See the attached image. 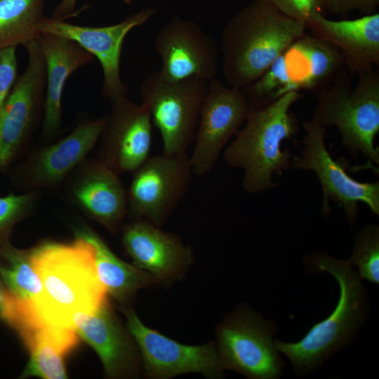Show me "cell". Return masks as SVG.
I'll list each match as a JSON object with an SVG mask.
<instances>
[{"label": "cell", "mask_w": 379, "mask_h": 379, "mask_svg": "<svg viewBox=\"0 0 379 379\" xmlns=\"http://www.w3.org/2000/svg\"><path fill=\"white\" fill-rule=\"evenodd\" d=\"M251 108L242 88L218 79L208 81L201 109L190 163L193 174L213 170L230 138L246 121Z\"/></svg>", "instance_id": "cell-12"}, {"label": "cell", "mask_w": 379, "mask_h": 379, "mask_svg": "<svg viewBox=\"0 0 379 379\" xmlns=\"http://www.w3.org/2000/svg\"><path fill=\"white\" fill-rule=\"evenodd\" d=\"M155 11L152 8H143L119 23L102 27L81 26L44 17L36 29L39 34L49 33L72 39L97 58L103 73L102 95L112 102L127 94V86L120 72L124 39L133 28L144 25Z\"/></svg>", "instance_id": "cell-14"}, {"label": "cell", "mask_w": 379, "mask_h": 379, "mask_svg": "<svg viewBox=\"0 0 379 379\" xmlns=\"http://www.w3.org/2000/svg\"><path fill=\"white\" fill-rule=\"evenodd\" d=\"M208 81L192 77L166 82L157 72L147 76L140 86L142 104L159 130L163 153H187L194 140Z\"/></svg>", "instance_id": "cell-7"}, {"label": "cell", "mask_w": 379, "mask_h": 379, "mask_svg": "<svg viewBox=\"0 0 379 379\" xmlns=\"http://www.w3.org/2000/svg\"><path fill=\"white\" fill-rule=\"evenodd\" d=\"M36 201V193L31 192L0 197V243L9 240L14 226L29 215Z\"/></svg>", "instance_id": "cell-28"}, {"label": "cell", "mask_w": 379, "mask_h": 379, "mask_svg": "<svg viewBox=\"0 0 379 379\" xmlns=\"http://www.w3.org/2000/svg\"><path fill=\"white\" fill-rule=\"evenodd\" d=\"M379 0H324L325 12L340 17L347 16L358 11L365 15L376 13Z\"/></svg>", "instance_id": "cell-31"}, {"label": "cell", "mask_w": 379, "mask_h": 379, "mask_svg": "<svg viewBox=\"0 0 379 379\" xmlns=\"http://www.w3.org/2000/svg\"><path fill=\"white\" fill-rule=\"evenodd\" d=\"M28 61L0 109V168H6L32 133L44 109L46 65L38 41L24 46Z\"/></svg>", "instance_id": "cell-13"}, {"label": "cell", "mask_w": 379, "mask_h": 379, "mask_svg": "<svg viewBox=\"0 0 379 379\" xmlns=\"http://www.w3.org/2000/svg\"><path fill=\"white\" fill-rule=\"evenodd\" d=\"M74 330L95 351L106 376L130 378L139 375L142 359L138 345L107 298L93 312L82 317Z\"/></svg>", "instance_id": "cell-18"}, {"label": "cell", "mask_w": 379, "mask_h": 379, "mask_svg": "<svg viewBox=\"0 0 379 379\" xmlns=\"http://www.w3.org/2000/svg\"><path fill=\"white\" fill-rule=\"evenodd\" d=\"M0 277L16 300L34 304L42 284L32 260L31 250L14 247L9 240L0 243Z\"/></svg>", "instance_id": "cell-25"}, {"label": "cell", "mask_w": 379, "mask_h": 379, "mask_svg": "<svg viewBox=\"0 0 379 379\" xmlns=\"http://www.w3.org/2000/svg\"><path fill=\"white\" fill-rule=\"evenodd\" d=\"M112 103L101 135L99 160L117 173H133L149 157L152 121L147 107L126 96Z\"/></svg>", "instance_id": "cell-16"}, {"label": "cell", "mask_w": 379, "mask_h": 379, "mask_svg": "<svg viewBox=\"0 0 379 379\" xmlns=\"http://www.w3.org/2000/svg\"><path fill=\"white\" fill-rule=\"evenodd\" d=\"M281 12L307 25L308 20L317 13L324 14V0H267ZM325 15V14H324Z\"/></svg>", "instance_id": "cell-29"}, {"label": "cell", "mask_w": 379, "mask_h": 379, "mask_svg": "<svg viewBox=\"0 0 379 379\" xmlns=\"http://www.w3.org/2000/svg\"><path fill=\"white\" fill-rule=\"evenodd\" d=\"M70 185V197L87 216L116 234L128 216L127 196L119 174L100 160H85Z\"/></svg>", "instance_id": "cell-19"}, {"label": "cell", "mask_w": 379, "mask_h": 379, "mask_svg": "<svg viewBox=\"0 0 379 379\" xmlns=\"http://www.w3.org/2000/svg\"><path fill=\"white\" fill-rule=\"evenodd\" d=\"M121 229L122 245L133 264L148 272L155 283L168 286L181 279L193 262L191 247L178 234L140 219Z\"/></svg>", "instance_id": "cell-17"}, {"label": "cell", "mask_w": 379, "mask_h": 379, "mask_svg": "<svg viewBox=\"0 0 379 379\" xmlns=\"http://www.w3.org/2000/svg\"><path fill=\"white\" fill-rule=\"evenodd\" d=\"M74 235L91 244L98 278L107 295L114 298L122 307L127 306L140 289L155 283L148 272L117 256L92 230L86 227L77 229Z\"/></svg>", "instance_id": "cell-23"}, {"label": "cell", "mask_w": 379, "mask_h": 379, "mask_svg": "<svg viewBox=\"0 0 379 379\" xmlns=\"http://www.w3.org/2000/svg\"><path fill=\"white\" fill-rule=\"evenodd\" d=\"M348 262L357 267L361 279L379 283V226L370 223L355 235L352 254Z\"/></svg>", "instance_id": "cell-27"}, {"label": "cell", "mask_w": 379, "mask_h": 379, "mask_svg": "<svg viewBox=\"0 0 379 379\" xmlns=\"http://www.w3.org/2000/svg\"><path fill=\"white\" fill-rule=\"evenodd\" d=\"M306 27L267 0H255L242 8L222 32V72L227 84L243 88L253 82L305 34Z\"/></svg>", "instance_id": "cell-2"}, {"label": "cell", "mask_w": 379, "mask_h": 379, "mask_svg": "<svg viewBox=\"0 0 379 379\" xmlns=\"http://www.w3.org/2000/svg\"><path fill=\"white\" fill-rule=\"evenodd\" d=\"M302 126L303 147L300 156L293 157L291 168L314 172L323 192L321 211L324 216L331 211L330 201L341 206L350 224L358 217L359 203L379 215V182H360L349 175L343 161L335 160L326 148V128L312 119Z\"/></svg>", "instance_id": "cell-9"}, {"label": "cell", "mask_w": 379, "mask_h": 379, "mask_svg": "<svg viewBox=\"0 0 379 379\" xmlns=\"http://www.w3.org/2000/svg\"><path fill=\"white\" fill-rule=\"evenodd\" d=\"M38 41L46 65V85L42 119V136L51 139L61 130L62 95L67 79L79 68L94 61V56L65 36L39 33Z\"/></svg>", "instance_id": "cell-22"}, {"label": "cell", "mask_w": 379, "mask_h": 379, "mask_svg": "<svg viewBox=\"0 0 379 379\" xmlns=\"http://www.w3.org/2000/svg\"><path fill=\"white\" fill-rule=\"evenodd\" d=\"M154 48L162 60L158 73L166 82L192 77L207 81L218 71L219 50L215 40L194 22L174 16L159 31Z\"/></svg>", "instance_id": "cell-15"}, {"label": "cell", "mask_w": 379, "mask_h": 379, "mask_svg": "<svg viewBox=\"0 0 379 379\" xmlns=\"http://www.w3.org/2000/svg\"><path fill=\"white\" fill-rule=\"evenodd\" d=\"M275 326L246 307L227 315L216 330L215 343L223 370L252 379H276L284 363L273 335Z\"/></svg>", "instance_id": "cell-8"}, {"label": "cell", "mask_w": 379, "mask_h": 379, "mask_svg": "<svg viewBox=\"0 0 379 379\" xmlns=\"http://www.w3.org/2000/svg\"><path fill=\"white\" fill-rule=\"evenodd\" d=\"M312 35L338 51L345 66L358 75L379 66V13L333 20L317 13L307 22Z\"/></svg>", "instance_id": "cell-21"}, {"label": "cell", "mask_w": 379, "mask_h": 379, "mask_svg": "<svg viewBox=\"0 0 379 379\" xmlns=\"http://www.w3.org/2000/svg\"><path fill=\"white\" fill-rule=\"evenodd\" d=\"M107 120L105 117L81 123L65 138L37 150L23 171L30 187H52L62 181L86 159L100 138Z\"/></svg>", "instance_id": "cell-20"}, {"label": "cell", "mask_w": 379, "mask_h": 379, "mask_svg": "<svg viewBox=\"0 0 379 379\" xmlns=\"http://www.w3.org/2000/svg\"><path fill=\"white\" fill-rule=\"evenodd\" d=\"M192 175L187 153L149 156L133 172L128 215L161 227L185 196Z\"/></svg>", "instance_id": "cell-10"}, {"label": "cell", "mask_w": 379, "mask_h": 379, "mask_svg": "<svg viewBox=\"0 0 379 379\" xmlns=\"http://www.w3.org/2000/svg\"><path fill=\"white\" fill-rule=\"evenodd\" d=\"M45 0H0V49L25 46L39 34Z\"/></svg>", "instance_id": "cell-26"}, {"label": "cell", "mask_w": 379, "mask_h": 379, "mask_svg": "<svg viewBox=\"0 0 379 379\" xmlns=\"http://www.w3.org/2000/svg\"><path fill=\"white\" fill-rule=\"evenodd\" d=\"M353 88L351 79L342 72L329 88L318 91L317 105L312 120L340 131L342 145L353 155L361 153L379 164V147L374 139L379 132L378 67L358 75Z\"/></svg>", "instance_id": "cell-5"}, {"label": "cell", "mask_w": 379, "mask_h": 379, "mask_svg": "<svg viewBox=\"0 0 379 379\" xmlns=\"http://www.w3.org/2000/svg\"><path fill=\"white\" fill-rule=\"evenodd\" d=\"M309 261L314 270L328 272L336 279L340 298L333 312L314 325L300 341L274 340L278 351L288 357L300 375L308 373L350 343L367 314L365 288L358 272L347 260L317 253L310 255Z\"/></svg>", "instance_id": "cell-4"}, {"label": "cell", "mask_w": 379, "mask_h": 379, "mask_svg": "<svg viewBox=\"0 0 379 379\" xmlns=\"http://www.w3.org/2000/svg\"><path fill=\"white\" fill-rule=\"evenodd\" d=\"M302 97L292 91L251 109L244 127L223 150L225 164L243 171L241 185L246 192L259 194L274 188L273 176L280 177L291 168L293 156L281 145L298 133V120L290 109Z\"/></svg>", "instance_id": "cell-3"}, {"label": "cell", "mask_w": 379, "mask_h": 379, "mask_svg": "<svg viewBox=\"0 0 379 379\" xmlns=\"http://www.w3.org/2000/svg\"><path fill=\"white\" fill-rule=\"evenodd\" d=\"M16 314L15 300L8 292L0 277V320L13 328Z\"/></svg>", "instance_id": "cell-32"}, {"label": "cell", "mask_w": 379, "mask_h": 379, "mask_svg": "<svg viewBox=\"0 0 379 379\" xmlns=\"http://www.w3.org/2000/svg\"><path fill=\"white\" fill-rule=\"evenodd\" d=\"M345 66L340 53L328 42L305 34L289 45L253 82L243 88L252 109L281 95L302 90L319 91Z\"/></svg>", "instance_id": "cell-6"}, {"label": "cell", "mask_w": 379, "mask_h": 379, "mask_svg": "<svg viewBox=\"0 0 379 379\" xmlns=\"http://www.w3.org/2000/svg\"><path fill=\"white\" fill-rule=\"evenodd\" d=\"M16 48L0 49V109L18 78Z\"/></svg>", "instance_id": "cell-30"}, {"label": "cell", "mask_w": 379, "mask_h": 379, "mask_svg": "<svg viewBox=\"0 0 379 379\" xmlns=\"http://www.w3.org/2000/svg\"><path fill=\"white\" fill-rule=\"evenodd\" d=\"M77 0H62L54 9L52 18L65 20L75 15Z\"/></svg>", "instance_id": "cell-33"}, {"label": "cell", "mask_w": 379, "mask_h": 379, "mask_svg": "<svg viewBox=\"0 0 379 379\" xmlns=\"http://www.w3.org/2000/svg\"><path fill=\"white\" fill-rule=\"evenodd\" d=\"M30 250L42 284L35 310L50 326L74 330L107 298L97 276L92 246L75 236L70 244L44 241Z\"/></svg>", "instance_id": "cell-1"}, {"label": "cell", "mask_w": 379, "mask_h": 379, "mask_svg": "<svg viewBox=\"0 0 379 379\" xmlns=\"http://www.w3.org/2000/svg\"><path fill=\"white\" fill-rule=\"evenodd\" d=\"M121 310L139 349L147 378L168 379L187 373H199L208 378L223 375L215 343L182 344L145 326L133 308L121 307Z\"/></svg>", "instance_id": "cell-11"}, {"label": "cell", "mask_w": 379, "mask_h": 379, "mask_svg": "<svg viewBox=\"0 0 379 379\" xmlns=\"http://www.w3.org/2000/svg\"><path fill=\"white\" fill-rule=\"evenodd\" d=\"M79 338L74 332L53 328L30 345L29 361L20 378H67L65 356L74 349Z\"/></svg>", "instance_id": "cell-24"}]
</instances>
